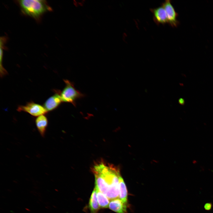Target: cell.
Instances as JSON below:
<instances>
[{"label": "cell", "instance_id": "obj_1", "mask_svg": "<svg viewBox=\"0 0 213 213\" xmlns=\"http://www.w3.org/2000/svg\"><path fill=\"white\" fill-rule=\"evenodd\" d=\"M92 171L95 176V188L111 200L118 198L121 175L119 168L101 159L95 162Z\"/></svg>", "mask_w": 213, "mask_h": 213}, {"label": "cell", "instance_id": "obj_2", "mask_svg": "<svg viewBox=\"0 0 213 213\" xmlns=\"http://www.w3.org/2000/svg\"><path fill=\"white\" fill-rule=\"evenodd\" d=\"M18 3L25 14L36 19L52 9L45 0H21L18 1Z\"/></svg>", "mask_w": 213, "mask_h": 213}, {"label": "cell", "instance_id": "obj_3", "mask_svg": "<svg viewBox=\"0 0 213 213\" xmlns=\"http://www.w3.org/2000/svg\"><path fill=\"white\" fill-rule=\"evenodd\" d=\"M65 85L60 93L63 102L70 103L75 106L76 101L85 96L84 94L76 89L73 83L67 79L64 80Z\"/></svg>", "mask_w": 213, "mask_h": 213}, {"label": "cell", "instance_id": "obj_4", "mask_svg": "<svg viewBox=\"0 0 213 213\" xmlns=\"http://www.w3.org/2000/svg\"><path fill=\"white\" fill-rule=\"evenodd\" d=\"M17 110L27 112L35 117L44 115L48 112L43 106L33 101L28 102L24 105L19 106Z\"/></svg>", "mask_w": 213, "mask_h": 213}, {"label": "cell", "instance_id": "obj_5", "mask_svg": "<svg viewBox=\"0 0 213 213\" xmlns=\"http://www.w3.org/2000/svg\"><path fill=\"white\" fill-rule=\"evenodd\" d=\"M162 6L165 11L168 23L172 27H177L179 23L177 19L178 14L172 4L171 1L169 0L165 1L162 4Z\"/></svg>", "mask_w": 213, "mask_h": 213}, {"label": "cell", "instance_id": "obj_6", "mask_svg": "<svg viewBox=\"0 0 213 213\" xmlns=\"http://www.w3.org/2000/svg\"><path fill=\"white\" fill-rule=\"evenodd\" d=\"M55 94L49 97L44 102L43 106L48 112L53 111L57 108L62 102L60 96L61 91L54 90Z\"/></svg>", "mask_w": 213, "mask_h": 213}, {"label": "cell", "instance_id": "obj_7", "mask_svg": "<svg viewBox=\"0 0 213 213\" xmlns=\"http://www.w3.org/2000/svg\"><path fill=\"white\" fill-rule=\"evenodd\" d=\"M150 10L153 14L154 21L156 24L164 25L168 23L165 11L162 5L155 8L151 9Z\"/></svg>", "mask_w": 213, "mask_h": 213}, {"label": "cell", "instance_id": "obj_8", "mask_svg": "<svg viewBox=\"0 0 213 213\" xmlns=\"http://www.w3.org/2000/svg\"><path fill=\"white\" fill-rule=\"evenodd\" d=\"M109 207L117 213H127L126 206L119 198L111 200Z\"/></svg>", "mask_w": 213, "mask_h": 213}, {"label": "cell", "instance_id": "obj_9", "mask_svg": "<svg viewBox=\"0 0 213 213\" xmlns=\"http://www.w3.org/2000/svg\"><path fill=\"white\" fill-rule=\"evenodd\" d=\"M119 198L128 207V204L127 189L124 180L121 175L119 178Z\"/></svg>", "mask_w": 213, "mask_h": 213}, {"label": "cell", "instance_id": "obj_10", "mask_svg": "<svg viewBox=\"0 0 213 213\" xmlns=\"http://www.w3.org/2000/svg\"><path fill=\"white\" fill-rule=\"evenodd\" d=\"M35 122L38 130L41 134L43 136L48 125L47 118L44 115H42L37 117Z\"/></svg>", "mask_w": 213, "mask_h": 213}, {"label": "cell", "instance_id": "obj_11", "mask_svg": "<svg viewBox=\"0 0 213 213\" xmlns=\"http://www.w3.org/2000/svg\"><path fill=\"white\" fill-rule=\"evenodd\" d=\"M89 207L91 213H97L100 208L97 200L96 190L95 188L90 198Z\"/></svg>", "mask_w": 213, "mask_h": 213}, {"label": "cell", "instance_id": "obj_12", "mask_svg": "<svg viewBox=\"0 0 213 213\" xmlns=\"http://www.w3.org/2000/svg\"><path fill=\"white\" fill-rule=\"evenodd\" d=\"M95 188L96 190L97 199L100 207L101 208H107L110 203L109 199L98 189Z\"/></svg>", "mask_w": 213, "mask_h": 213}, {"label": "cell", "instance_id": "obj_13", "mask_svg": "<svg viewBox=\"0 0 213 213\" xmlns=\"http://www.w3.org/2000/svg\"><path fill=\"white\" fill-rule=\"evenodd\" d=\"M5 40V37H2L0 38V75L1 78L3 77L7 74V71L4 68L2 64L4 43Z\"/></svg>", "mask_w": 213, "mask_h": 213}, {"label": "cell", "instance_id": "obj_14", "mask_svg": "<svg viewBox=\"0 0 213 213\" xmlns=\"http://www.w3.org/2000/svg\"><path fill=\"white\" fill-rule=\"evenodd\" d=\"M212 205L211 203H206L204 205V208L206 210H209L212 208Z\"/></svg>", "mask_w": 213, "mask_h": 213}, {"label": "cell", "instance_id": "obj_15", "mask_svg": "<svg viewBox=\"0 0 213 213\" xmlns=\"http://www.w3.org/2000/svg\"><path fill=\"white\" fill-rule=\"evenodd\" d=\"M179 103L181 105H183L184 103V101L182 98H180L178 100Z\"/></svg>", "mask_w": 213, "mask_h": 213}, {"label": "cell", "instance_id": "obj_16", "mask_svg": "<svg viewBox=\"0 0 213 213\" xmlns=\"http://www.w3.org/2000/svg\"><path fill=\"white\" fill-rule=\"evenodd\" d=\"M73 4L76 7H78V2L75 0L73 1Z\"/></svg>", "mask_w": 213, "mask_h": 213}]
</instances>
